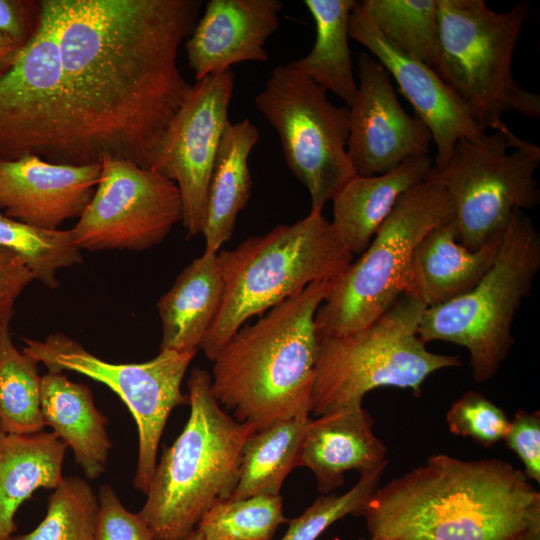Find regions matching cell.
<instances>
[{
    "instance_id": "6da1fadb",
    "label": "cell",
    "mask_w": 540,
    "mask_h": 540,
    "mask_svg": "<svg viewBox=\"0 0 540 540\" xmlns=\"http://www.w3.org/2000/svg\"><path fill=\"white\" fill-rule=\"evenodd\" d=\"M82 164L106 158L150 169L191 85L177 65L201 0H42Z\"/></svg>"
},
{
    "instance_id": "7a4b0ae2",
    "label": "cell",
    "mask_w": 540,
    "mask_h": 540,
    "mask_svg": "<svg viewBox=\"0 0 540 540\" xmlns=\"http://www.w3.org/2000/svg\"><path fill=\"white\" fill-rule=\"evenodd\" d=\"M537 501L507 461L437 454L378 487L357 516L388 540H512Z\"/></svg>"
},
{
    "instance_id": "3957f363",
    "label": "cell",
    "mask_w": 540,
    "mask_h": 540,
    "mask_svg": "<svg viewBox=\"0 0 540 540\" xmlns=\"http://www.w3.org/2000/svg\"><path fill=\"white\" fill-rule=\"evenodd\" d=\"M330 290L316 281L242 326L214 359L211 390L225 411L257 430L309 416L319 340L315 314Z\"/></svg>"
},
{
    "instance_id": "277c9868",
    "label": "cell",
    "mask_w": 540,
    "mask_h": 540,
    "mask_svg": "<svg viewBox=\"0 0 540 540\" xmlns=\"http://www.w3.org/2000/svg\"><path fill=\"white\" fill-rule=\"evenodd\" d=\"M187 387L189 418L163 450L139 511L156 540L189 534L215 503L230 499L243 446L257 430L222 409L212 393L209 372L193 368Z\"/></svg>"
},
{
    "instance_id": "5b68a950",
    "label": "cell",
    "mask_w": 540,
    "mask_h": 540,
    "mask_svg": "<svg viewBox=\"0 0 540 540\" xmlns=\"http://www.w3.org/2000/svg\"><path fill=\"white\" fill-rule=\"evenodd\" d=\"M322 213L280 224L217 253L224 282L217 314L200 349L214 361L249 318L263 315L316 281H331L352 261Z\"/></svg>"
},
{
    "instance_id": "8992f818",
    "label": "cell",
    "mask_w": 540,
    "mask_h": 540,
    "mask_svg": "<svg viewBox=\"0 0 540 540\" xmlns=\"http://www.w3.org/2000/svg\"><path fill=\"white\" fill-rule=\"evenodd\" d=\"M438 58L434 70L467 107L485 132L507 125L517 112L540 118V96L514 79L512 59L525 23L528 3L496 12L484 0H437Z\"/></svg>"
},
{
    "instance_id": "52a82bcc",
    "label": "cell",
    "mask_w": 540,
    "mask_h": 540,
    "mask_svg": "<svg viewBox=\"0 0 540 540\" xmlns=\"http://www.w3.org/2000/svg\"><path fill=\"white\" fill-rule=\"evenodd\" d=\"M426 306L403 294L369 325L319 340L311 413L319 417L362 405L379 387L409 389L419 396L434 372L460 367L458 356L431 352L418 334Z\"/></svg>"
},
{
    "instance_id": "ba28073f",
    "label": "cell",
    "mask_w": 540,
    "mask_h": 540,
    "mask_svg": "<svg viewBox=\"0 0 540 540\" xmlns=\"http://www.w3.org/2000/svg\"><path fill=\"white\" fill-rule=\"evenodd\" d=\"M454 219L453 200L434 167L401 196L359 258L330 281L315 314L318 340L361 329L384 314L405 293L418 242Z\"/></svg>"
},
{
    "instance_id": "9c48e42d",
    "label": "cell",
    "mask_w": 540,
    "mask_h": 540,
    "mask_svg": "<svg viewBox=\"0 0 540 540\" xmlns=\"http://www.w3.org/2000/svg\"><path fill=\"white\" fill-rule=\"evenodd\" d=\"M539 270L540 234L524 211L516 210L488 272L466 294L426 308L420 338L465 347L474 381L491 380L515 343L514 318Z\"/></svg>"
},
{
    "instance_id": "30bf717a",
    "label": "cell",
    "mask_w": 540,
    "mask_h": 540,
    "mask_svg": "<svg viewBox=\"0 0 540 540\" xmlns=\"http://www.w3.org/2000/svg\"><path fill=\"white\" fill-rule=\"evenodd\" d=\"M540 148L507 126L477 139H461L441 169L455 206L458 241L470 251L501 238L516 210L540 202L535 173Z\"/></svg>"
},
{
    "instance_id": "8fae6325",
    "label": "cell",
    "mask_w": 540,
    "mask_h": 540,
    "mask_svg": "<svg viewBox=\"0 0 540 540\" xmlns=\"http://www.w3.org/2000/svg\"><path fill=\"white\" fill-rule=\"evenodd\" d=\"M258 112L279 136L285 161L308 190L311 213H322L356 173L347 153L348 108L290 66L278 65L255 96Z\"/></svg>"
},
{
    "instance_id": "7c38bea8",
    "label": "cell",
    "mask_w": 540,
    "mask_h": 540,
    "mask_svg": "<svg viewBox=\"0 0 540 540\" xmlns=\"http://www.w3.org/2000/svg\"><path fill=\"white\" fill-rule=\"evenodd\" d=\"M23 353L49 372L72 371L100 382L116 393L138 428L134 488L147 493L157 464L158 445L172 410L189 403L182 380L197 351H159L143 363H111L90 353L63 333L44 340L26 339Z\"/></svg>"
},
{
    "instance_id": "4fadbf2b",
    "label": "cell",
    "mask_w": 540,
    "mask_h": 540,
    "mask_svg": "<svg viewBox=\"0 0 540 540\" xmlns=\"http://www.w3.org/2000/svg\"><path fill=\"white\" fill-rule=\"evenodd\" d=\"M58 44L47 16L0 77V158L37 156L83 165L62 87Z\"/></svg>"
},
{
    "instance_id": "5bb4252c",
    "label": "cell",
    "mask_w": 540,
    "mask_h": 540,
    "mask_svg": "<svg viewBox=\"0 0 540 540\" xmlns=\"http://www.w3.org/2000/svg\"><path fill=\"white\" fill-rule=\"evenodd\" d=\"M181 219L175 182L129 160L106 158L94 194L70 230L81 251L141 252L164 241Z\"/></svg>"
},
{
    "instance_id": "9a60e30c",
    "label": "cell",
    "mask_w": 540,
    "mask_h": 540,
    "mask_svg": "<svg viewBox=\"0 0 540 540\" xmlns=\"http://www.w3.org/2000/svg\"><path fill=\"white\" fill-rule=\"evenodd\" d=\"M231 68L196 81L162 133L150 169L175 182L188 238L201 234L208 185L227 125L234 89Z\"/></svg>"
},
{
    "instance_id": "2e32d148",
    "label": "cell",
    "mask_w": 540,
    "mask_h": 540,
    "mask_svg": "<svg viewBox=\"0 0 540 540\" xmlns=\"http://www.w3.org/2000/svg\"><path fill=\"white\" fill-rule=\"evenodd\" d=\"M359 83L348 108L347 153L356 175L387 173L411 157L429 154L426 125L402 108L382 64L370 53L357 58Z\"/></svg>"
},
{
    "instance_id": "e0dca14e",
    "label": "cell",
    "mask_w": 540,
    "mask_h": 540,
    "mask_svg": "<svg viewBox=\"0 0 540 540\" xmlns=\"http://www.w3.org/2000/svg\"><path fill=\"white\" fill-rule=\"evenodd\" d=\"M349 37L367 48L395 79L430 131L436 146V169L445 166L459 140L477 139L487 133L434 69L403 52L378 30L361 1L350 14Z\"/></svg>"
},
{
    "instance_id": "ac0fdd59",
    "label": "cell",
    "mask_w": 540,
    "mask_h": 540,
    "mask_svg": "<svg viewBox=\"0 0 540 540\" xmlns=\"http://www.w3.org/2000/svg\"><path fill=\"white\" fill-rule=\"evenodd\" d=\"M100 173L101 163L58 164L37 156L0 158V209L27 225L59 229L84 212Z\"/></svg>"
},
{
    "instance_id": "d6986e66",
    "label": "cell",
    "mask_w": 540,
    "mask_h": 540,
    "mask_svg": "<svg viewBox=\"0 0 540 540\" xmlns=\"http://www.w3.org/2000/svg\"><path fill=\"white\" fill-rule=\"evenodd\" d=\"M281 0H210L185 41L196 81L246 61L265 62L280 25Z\"/></svg>"
},
{
    "instance_id": "ffe728a7",
    "label": "cell",
    "mask_w": 540,
    "mask_h": 540,
    "mask_svg": "<svg viewBox=\"0 0 540 540\" xmlns=\"http://www.w3.org/2000/svg\"><path fill=\"white\" fill-rule=\"evenodd\" d=\"M374 419L362 405L310 419L296 467L309 468L318 491L328 494L344 484L345 473L360 474L388 464L385 443L373 432Z\"/></svg>"
},
{
    "instance_id": "44dd1931",
    "label": "cell",
    "mask_w": 540,
    "mask_h": 540,
    "mask_svg": "<svg viewBox=\"0 0 540 540\" xmlns=\"http://www.w3.org/2000/svg\"><path fill=\"white\" fill-rule=\"evenodd\" d=\"M502 238L470 251L458 241L454 220L433 228L413 251L404 294L416 298L426 308L466 294L494 263Z\"/></svg>"
},
{
    "instance_id": "7402d4cb",
    "label": "cell",
    "mask_w": 540,
    "mask_h": 540,
    "mask_svg": "<svg viewBox=\"0 0 540 540\" xmlns=\"http://www.w3.org/2000/svg\"><path fill=\"white\" fill-rule=\"evenodd\" d=\"M429 154L407 159L380 175H356L332 199L331 227L346 249L362 254L401 196L433 170Z\"/></svg>"
},
{
    "instance_id": "603a6c76",
    "label": "cell",
    "mask_w": 540,
    "mask_h": 540,
    "mask_svg": "<svg viewBox=\"0 0 540 540\" xmlns=\"http://www.w3.org/2000/svg\"><path fill=\"white\" fill-rule=\"evenodd\" d=\"M41 413L49 426L71 448L87 479L104 473L112 443L107 418L97 409L90 389L63 373L47 372L41 377Z\"/></svg>"
},
{
    "instance_id": "cb8c5ba5",
    "label": "cell",
    "mask_w": 540,
    "mask_h": 540,
    "mask_svg": "<svg viewBox=\"0 0 540 540\" xmlns=\"http://www.w3.org/2000/svg\"><path fill=\"white\" fill-rule=\"evenodd\" d=\"M224 291L217 253L203 252L186 266L157 302L159 351H198L220 307Z\"/></svg>"
},
{
    "instance_id": "d4e9b609",
    "label": "cell",
    "mask_w": 540,
    "mask_h": 540,
    "mask_svg": "<svg viewBox=\"0 0 540 540\" xmlns=\"http://www.w3.org/2000/svg\"><path fill=\"white\" fill-rule=\"evenodd\" d=\"M67 445L54 433L12 434L0 430V540L17 530L15 514L39 488L62 481Z\"/></svg>"
},
{
    "instance_id": "484cf974",
    "label": "cell",
    "mask_w": 540,
    "mask_h": 540,
    "mask_svg": "<svg viewBox=\"0 0 540 540\" xmlns=\"http://www.w3.org/2000/svg\"><path fill=\"white\" fill-rule=\"evenodd\" d=\"M259 139L247 118L229 123L212 169L201 234L205 252L218 253L232 236L239 212L250 198L252 179L249 155Z\"/></svg>"
},
{
    "instance_id": "4316f807",
    "label": "cell",
    "mask_w": 540,
    "mask_h": 540,
    "mask_svg": "<svg viewBox=\"0 0 540 540\" xmlns=\"http://www.w3.org/2000/svg\"><path fill=\"white\" fill-rule=\"evenodd\" d=\"M355 0H304L313 17L316 38L310 52L289 63L350 106L357 93L349 48V18Z\"/></svg>"
},
{
    "instance_id": "83f0119b",
    "label": "cell",
    "mask_w": 540,
    "mask_h": 540,
    "mask_svg": "<svg viewBox=\"0 0 540 540\" xmlns=\"http://www.w3.org/2000/svg\"><path fill=\"white\" fill-rule=\"evenodd\" d=\"M309 416L279 420L253 432L246 440L236 487L229 500L279 495L296 467Z\"/></svg>"
},
{
    "instance_id": "f1b7e54d",
    "label": "cell",
    "mask_w": 540,
    "mask_h": 540,
    "mask_svg": "<svg viewBox=\"0 0 540 540\" xmlns=\"http://www.w3.org/2000/svg\"><path fill=\"white\" fill-rule=\"evenodd\" d=\"M38 363L15 347L11 332L0 341V430L33 434L45 427Z\"/></svg>"
},
{
    "instance_id": "f546056e",
    "label": "cell",
    "mask_w": 540,
    "mask_h": 540,
    "mask_svg": "<svg viewBox=\"0 0 540 540\" xmlns=\"http://www.w3.org/2000/svg\"><path fill=\"white\" fill-rule=\"evenodd\" d=\"M361 4L390 42L435 68L438 58L437 0H363Z\"/></svg>"
},
{
    "instance_id": "4dcf8cb0",
    "label": "cell",
    "mask_w": 540,
    "mask_h": 540,
    "mask_svg": "<svg viewBox=\"0 0 540 540\" xmlns=\"http://www.w3.org/2000/svg\"><path fill=\"white\" fill-rule=\"evenodd\" d=\"M0 247L16 254L44 286L59 285L57 272L83 261L70 229L46 230L12 219L0 211Z\"/></svg>"
},
{
    "instance_id": "1f68e13d",
    "label": "cell",
    "mask_w": 540,
    "mask_h": 540,
    "mask_svg": "<svg viewBox=\"0 0 540 540\" xmlns=\"http://www.w3.org/2000/svg\"><path fill=\"white\" fill-rule=\"evenodd\" d=\"M98 499L80 477H63L49 496L46 515L31 532L8 540H96Z\"/></svg>"
},
{
    "instance_id": "d6a6232c",
    "label": "cell",
    "mask_w": 540,
    "mask_h": 540,
    "mask_svg": "<svg viewBox=\"0 0 540 540\" xmlns=\"http://www.w3.org/2000/svg\"><path fill=\"white\" fill-rule=\"evenodd\" d=\"M280 495H260L215 503L196 529L204 540H271L289 523Z\"/></svg>"
},
{
    "instance_id": "836d02e7",
    "label": "cell",
    "mask_w": 540,
    "mask_h": 540,
    "mask_svg": "<svg viewBox=\"0 0 540 540\" xmlns=\"http://www.w3.org/2000/svg\"><path fill=\"white\" fill-rule=\"evenodd\" d=\"M387 465L360 474L358 482L342 494H322L298 517L280 540H316L330 525L346 515L357 516L379 487Z\"/></svg>"
},
{
    "instance_id": "e575fe53",
    "label": "cell",
    "mask_w": 540,
    "mask_h": 540,
    "mask_svg": "<svg viewBox=\"0 0 540 540\" xmlns=\"http://www.w3.org/2000/svg\"><path fill=\"white\" fill-rule=\"evenodd\" d=\"M446 422L451 433L469 437L486 448L503 440L509 426L505 411L473 390L450 406Z\"/></svg>"
},
{
    "instance_id": "d590c367",
    "label": "cell",
    "mask_w": 540,
    "mask_h": 540,
    "mask_svg": "<svg viewBox=\"0 0 540 540\" xmlns=\"http://www.w3.org/2000/svg\"><path fill=\"white\" fill-rule=\"evenodd\" d=\"M96 540H156L142 516L121 503L108 484L99 488Z\"/></svg>"
},
{
    "instance_id": "8d00e7d4",
    "label": "cell",
    "mask_w": 540,
    "mask_h": 540,
    "mask_svg": "<svg viewBox=\"0 0 540 540\" xmlns=\"http://www.w3.org/2000/svg\"><path fill=\"white\" fill-rule=\"evenodd\" d=\"M522 461L527 478L540 482V412L518 410L503 438Z\"/></svg>"
},
{
    "instance_id": "74e56055",
    "label": "cell",
    "mask_w": 540,
    "mask_h": 540,
    "mask_svg": "<svg viewBox=\"0 0 540 540\" xmlns=\"http://www.w3.org/2000/svg\"><path fill=\"white\" fill-rule=\"evenodd\" d=\"M33 280L20 257L0 247V341L10 331L17 299Z\"/></svg>"
},
{
    "instance_id": "f35d334b",
    "label": "cell",
    "mask_w": 540,
    "mask_h": 540,
    "mask_svg": "<svg viewBox=\"0 0 540 540\" xmlns=\"http://www.w3.org/2000/svg\"><path fill=\"white\" fill-rule=\"evenodd\" d=\"M41 1L0 0V33L23 49L37 32Z\"/></svg>"
},
{
    "instance_id": "ab89813d",
    "label": "cell",
    "mask_w": 540,
    "mask_h": 540,
    "mask_svg": "<svg viewBox=\"0 0 540 540\" xmlns=\"http://www.w3.org/2000/svg\"><path fill=\"white\" fill-rule=\"evenodd\" d=\"M512 540H540V501L532 506L522 528Z\"/></svg>"
},
{
    "instance_id": "60d3db41",
    "label": "cell",
    "mask_w": 540,
    "mask_h": 540,
    "mask_svg": "<svg viewBox=\"0 0 540 540\" xmlns=\"http://www.w3.org/2000/svg\"><path fill=\"white\" fill-rule=\"evenodd\" d=\"M23 49L0 33V77L16 62Z\"/></svg>"
},
{
    "instance_id": "b9f144b4",
    "label": "cell",
    "mask_w": 540,
    "mask_h": 540,
    "mask_svg": "<svg viewBox=\"0 0 540 540\" xmlns=\"http://www.w3.org/2000/svg\"><path fill=\"white\" fill-rule=\"evenodd\" d=\"M169 540H204L201 533L195 528L193 531H191L189 534L175 538V539H169Z\"/></svg>"
},
{
    "instance_id": "7bdbcfd3",
    "label": "cell",
    "mask_w": 540,
    "mask_h": 540,
    "mask_svg": "<svg viewBox=\"0 0 540 540\" xmlns=\"http://www.w3.org/2000/svg\"><path fill=\"white\" fill-rule=\"evenodd\" d=\"M359 540H388L384 537L376 536V535H370L368 539H359Z\"/></svg>"
}]
</instances>
